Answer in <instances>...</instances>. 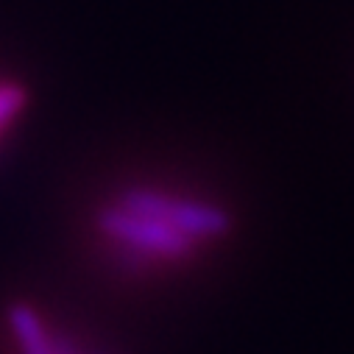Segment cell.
I'll list each match as a JSON object with an SVG mask.
<instances>
[{
  "label": "cell",
  "instance_id": "1",
  "mask_svg": "<svg viewBox=\"0 0 354 354\" xmlns=\"http://www.w3.org/2000/svg\"><path fill=\"white\" fill-rule=\"evenodd\" d=\"M118 204L131 212L156 218V221L173 226L176 232L187 234L190 240L223 237L232 229V218L223 209L201 204V201H187V198L170 196L162 190H151V187H129L120 193Z\"/></svg>",
  "mask_w": 354,
  "mask_h": 354
},
{
  "label": "cell",
  "instance_id": "2",
  "mask_svg": "<svg viewBox=\"0 0 354 354\" xmlns=\"http://www.w3.org/2000/svg\"><path fill=\"white\" fill-rule=\"evenodd\" d=\"M98 226L112 243L137 248L153 259H182L196 245V240H190L182 232H176L173 226H167L156 218L131 212L120 204L104 207L98 212Z\"/></svg>",
  "mask_w": 354,
  "mask_h": 354
},
{
  "label": "cell",
  "instance_id": "3",
  "mask_svg": "<svg viewBox=\"0 0 354 354\" xmlns=\"http://www.w3.org/2000/svg\"><path fill=\"white\" fill-rule=\"evenodd\" d=\"M9 326H12L23 354H56V337L48 335L45 324L28 304L9 307Z\"/></svg>",
  "mask_w": 354,
  "mask_h": 354
},
{
  "label": "cell",
  "instance_id": "4",
  "mask_svg": "<svg viewBox=\"0 0 354 354\" xmlns=\"http://www.w3.org/2000/svg\"><path fill=\"white\" fill-rule=\"evenodd\" d=\"M20 109H23V90L20 86H0V129H3Z\"/></svg>",
  "mask_w": 354,
  "mask_h": 354
},
{
  "label": "cell",
  "instance_id": "5",
  "mask_svg": "<svg viewBox=\"0 0 354 354\" xmlns=\"http://www.w3.org/2000/svg\"><path fill=\"white\" fill-rule=\"evenodd\" d=\"M56 354H84V348H78L67 335H56Z\"/></svg>",
  "mask_w": 354,
  "mask_h": 354
},
{
  "label": "cell",
  "instance_id": "6",
  "mask_svg": "<svg viewBox=\"0 0 354 354\" xmlns=\"http://www.w3.org/2000/svg\"><path fill=\"white\" fill-rule=\"evenodd\" d=\"M84 354H104V351H95V348H93V351H84Z\"/></svg>",
  "mask_w": 354,
  "mask_h": 354
}]
</instances>
